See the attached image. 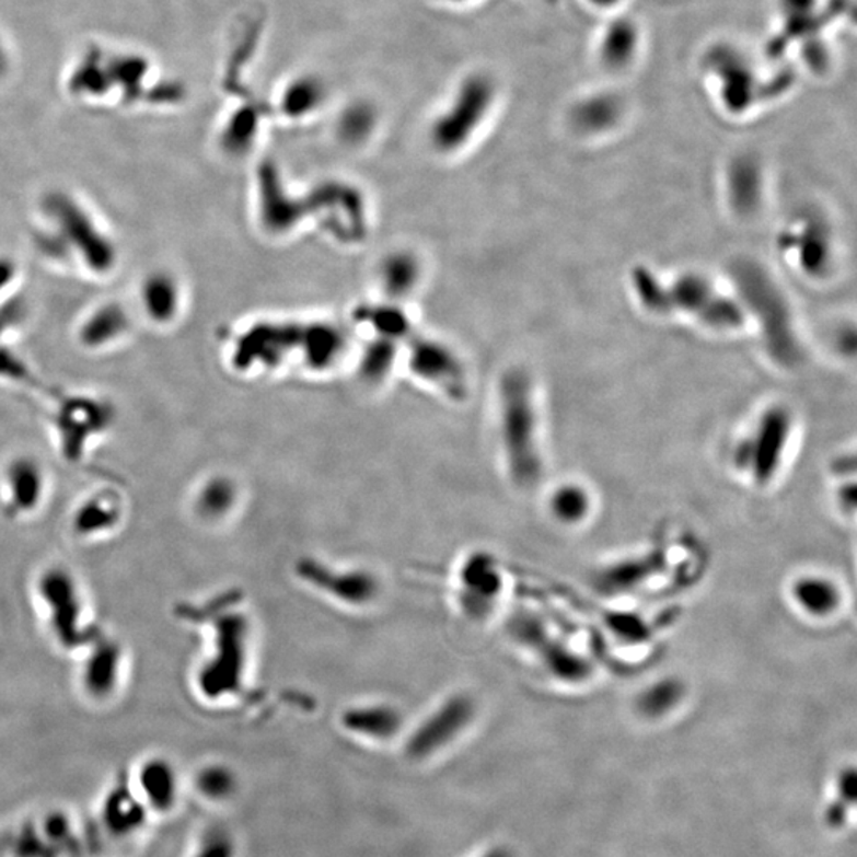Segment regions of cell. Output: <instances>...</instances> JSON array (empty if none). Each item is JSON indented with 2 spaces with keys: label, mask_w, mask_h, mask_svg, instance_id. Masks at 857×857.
Returning a JSON list of instances; mask_svg holds the SVG:
<instances>
[{
  "label": "cell",
  "mask_w": 857,
  "mask_h": 857,
  "mask_svg": "<svg viewBox=\"0 0 857 857\" xmlns=\"http://www.w3.org/2000/svg\"><path fill=\"white\" fill-rule=\"evenodd\" d=\"M34 246L48 263L97 280L112 277L121 260L118 243L104 222L79 196L63 189L42 196Z\"/></svg>",
  "instance_id": "cell-1"
},
{
  "label": "cell",
  "mask_w": 857,
  "mask_h": 857,
  "mask_svg": "<svg viewBox=\"0 0 857 857\" xmlns=\"http://www.w3.org/2000/svg\"><path fill=\"white\" fill-rule=\"evenodd\" d=\"M259 218L271 234H285L305 218H316L335 239L356 243L366 238L367 210L358 188L344 182L323 183L303 197L285 189L274 162L257 171Z\"/></svg>",
  "instance_id": "cell-2"
},
{
  "label": "cell",
  "mask_w": 857,
  "mask_h": 857,
  "mask_svg": "<svg viewBox=\"0 0 857 857\" xmlns=\"http://www.w3.org/2000/svg\"><path fill=\"white\" fill-rule=\"evenodd\" d=\"M347 349L344 331L327 323L253 324L240 335L231 351L234 369L252 370L254 366L277 367L291 358H301L315 370L333 367Z\"/></svg>",
  "instance_id": "cell-3"
},
{
  "label": "cell",
  "mask_w": 857,
  "mask_h": 857,
  "mask_svg": "<svg viewBox=\"0 0 857 857\" xmlns=\"http://www.w3.org/2000/svg\"><path fill=\"white\" fill-rule=\"evenodd\" d=\"M499 407L500 436L508 468L518 485L529 488L542 475V456L534 390L531 380L520 370H511L500 381Z\"/></svg>",
  "instance_id": "cell-4"
},
{
  "label": "cell",
  "mask_w": 857,
  "mask_h": 857,
  "mask_svg": "<svg viewBox=\"0 0 857 857\" xmlns=\"http://www.w3.org/2000/svg\"><path fill=\"white\" fill-rule=\"evenodd\" d=\"M633 280L635 294L651 312L687 313L715 329H736L745 320L736 302L697 275H683L672 285H664L651 271L638 269Z\"/></svg>",
  "instance_id": "cell-5"
},
{
  "label": "cell",
  "mask_w": 857,
  "mask_h": 857,
  "mask_svg": "<svg viewBox=\"0 0 857 857\" xmlns=\"http://www.w3.org/2000/svg\"><path fill=\"white\" fill-rule=\"evenodd\" d=\"M115 407L94 393L72 391L56 396L49 422L63 460H84L90 448L107 436L115 425Z\"/></svg>",
  "instance_id": "cell-6"
},
{
  "label": "cell",
  "mask_w": 857,
  "mask_h": 857,
  "mask_svg": "<svg viewBox=\"0 0 857 857\" xmlns=\"http://www.w3.org/2000/svg\"><path fill=\"white\" fill-rule=\"evenodd\" d=\"M497 101V84L488 73L465 77L450 105L430 126V142L440 153H454L474 139Z\"/></svg>",
  "instance_id": "cell-7"
},
{
  "label": "cell",
  "mask_w": 857,
  "mask_h": 857,
  "mask_svg": "<svg viewBox=\"0 0 857 857\" xmlns=\"http://www.w3.org/2000/svg\"><path fill=\"white\" fill-rule=\"evenodd\" d=\"M37 584L48 612L49 629L63 650H77L95 640L86 624L79 583L69 570L61 567L45 570Z\"/></svg>",
  "instance_id": "cell-8"
},
{
  "label": "cell",
  "mask_w": 857,
  "mask_h": 857,
  "mask_svg": "<svg viewBox=\"0 0 857 857\" xmlns=\"http://www.w3.org/2000/svg\"><path fill=\"white\" fill-rule=\"evenodd\" d=\"M791 433V418L783 408H772L762 416L753 436L740 444L736 460L754 482H771L777 474Z\"/></svg>",
  "instance_id": "cell-9"
},
{
  "label": "cell",
  "mask_w": 857,
  "mask_h": 857,
  "mask_svg": "<svg viewBox=\"0 0 857 857\" xmlns=\"http://www.w3.org/2000/svg\"><path fill=\"white\" fill-rule=\"evenodd\" d=\"M245 623L225 618L218 624V651L200 672V690L208 697L231 693L238 687L243 667Z\"/></svg>",
  "instance_id": "cell-10"
},
{
  "label": "cell",
  "mask_w": 857,
  "mask_h": 857,
  "mask_svg": "<svg viewBox=\"0 0 857 857\" xmlns=\"http://www.w3.org/2000/svg\"><path fill=\"white\" fill-rule=\"evenodd\" d=\"M132 327L134 317L125 303H97L77 324V345L88 352L111 351L127 340Z\"/></svg>",
  "instance_id": "cell-11"
},
{
  "label": "cell",
  "mask_w": 857,
  "mask_h": 857,
  "mask_svg": "<svg viewBox=\"0 0 857 857\" xmlns=\"http://www.w3.org/2000/svg\"><path fill=\"white\" fill-rule=\"evenodd\" d=\"M410 367L419 379L436 384L448 396H465L464 367L450 348L430 338H415L410 344Z\"/></svg>",
  "instance_id": "cell-12"
},
{
  "label": "cell",
  "mask_w": 857,
  "mask_h": 857,
  "mask_svg": "<svg viewBox=\"0 0 857 857\" xmlns=\"http://www.w3.org/2000/svg\"><path fill=\"white\" fill-rule=\"evenodd\" d=\"M137 303L139 312L151 326L158 329L174 326L185 305L182 281L172 270H150L137 288Z\"/></svg>",
  "instance_id": "cell-13"
},
{
  "label": "cell",
  "mask_w": 857,
  "mask_h": 857,
  "mask_svg": "<svg viewBox=\"0 0 857 857\" xmlns=\"http://www.w3.org/2000/svg\"><path fill=\"white\" fill-rule=\"evenodd\" d=\"M474 716V705L467 697H453L430 716L412 739L408 740L407 751L415 760L428 757L450 743Z\"/></svg>",
  "instance_id": "cell-14"
},
{
  "label": "cell",
  "mask_w": 857,
  "mask_h": 857,
  "mask_svg": "<svg viewBox=\"0 0 857 857\" xmlns=\"http://www.w3.org/2000/svg\"><path fill=\"white\" fill-rule=\"evenodd\" d=\"M641 51V27L630 16H615L603 26L598 40L599 66L605 72H626L637 61Z\"/></svg>",
  "instance_id": "cell-15"
},
{
  "label": "cell",
  "mask_w": 857,
  "mask_h": 857,
  "mask_svg": "<svg viewBox=\"0 0 857 857\" xmlns=\"http://www.w3.org/2000/svg\"><path fill=\"white\" fill-rule=\"evenodd\" d=\"M3 486L9 507L16 513H31L40 507L47 491V476L40 462L31 456H18L3 471Z\"/></svg>",
  "instance_id": "cell-16"
},
{
  "label": "cell",
  "mask_w": 857,
  "mask_h": 857,
  "mask_svg": "<svg viewBox=\"0 0 857 857\" xmlns=\"http://www.w3.org/2000/svg\"><path fill=\"white\" fill-rule=\"evenodd\" d=\"M623 99L613 91H595L578 99L569 112L570 125L583 136H601L619 125Z\"/></svg>",
  "instance_id": "cell-17"
},
{
  "label": "cell",
  "mask_w": 857,
  "mask_h": 857,
  "mask_svg": "<svg viewBox=\"0 0 857 857\" xmlns=\"http://www.w3.org/2000/svg\"><path fill=\"white\" fill-rule=\"evenodd\" d=\"M121 670L123 651L119 645L97 638L81 672L84 691L95 698L112 696L121 680Z\"/></svg>",
  "instance_id": "cell-18"
},
{
  "label": "cell",
  "mask_w": 857,
  "mask_h": 857,
  "mask_svg": "<svg viewBox=\"0 0 857 857\" xmlns=\"http://www.w3.org/2000/svg\"><path fill=\"white\" fill-rule=\"evenodd\" d=\"M121 502L108 491L97 493L84 500L73 517V531L80 537H97L113 531L121 520Z\"/></svg>",
  "instance_id": "cell-19"
},
{
  "label": "cell",
  "mask_w": 857,
  "mask_h": 857,
  "mask_svg": "<svg viewBox=\"0 0 857 857\" xmlns=\"http://www.w3.org/2000/svg\"><path fill=\"white\" fill-rule=\"evenodd\" d=\"M326 101V83L320 77L309 73L289 81L280 95V108L288 118L302 119L320 111Z\"/></svg>",
  "instance_id": "cell-20"
},
{
  "label": "cell",
  "mask_w": 857,
  "mask_h": 857,
  "mask_svg": "<svg viewBox=\"0 0 857 857\" xmlns=\"http://www.w3.org/2000/svg\"><path fill=\"white\" fill-rule=\"evenodd\" d=\"M302 575L316 587L326 588L344 601L362 603L372 599L375 592V583L372 577L366 574L335 575L329 570L321 569L315 563L303 564Z\"/></svg>",
  "instance_id": "cell-21"
},
{
  "label": "cell",
  "mask_w": 857,
  "mask_h": 857,
  "mask_svg": "<svg viewBox=\"0 0 857 857\" xmlns=\"http://www.w3.org/2000/svg\"><path fill=\"white\" fill-rule=\"evenodd\" d=\"M263 115L253 105H245L232 113L224 127H222L220 143L222 150L229 157H243L252 150L259 134Z\"/></svg>",
  "instance_id": "cell-22"
},
{
  "label": "cell",
  "mask_w": 857,
  "mask_h": 857,
  "mask_svg": "<svg viewBox=\"0 0 857 857\" xmlns=\"http://www.w3.org/2000/svg\"><path fill=\"white\" fill-rule=\"evenodd\" d=\"M729 189L733 206L753 210L760 202L762 174L760 164L750 157L736 158L729 167Z\"/></svg>",
  "instance_id": "cell-23"
},
{
  "label": "cell",
  "mask_w": 857,
  "mask_h": 857,
  "mask_svg": "<svg viewBox=\"0 0 857 857\" xmlns=\"http://www.w3.org/2000/svg\"><path fill=\"white\" fill-rule=\"evenodd\" d=\"M796 602L813 616H827L841 603V594L831 581L824 578H802L794 588Z\"/></svg>",
  "instance_id": "cell-24"
},
{
  "label": "cell",
  "mask_w": 857,
  "mask_h": 857,
  "mask_svg": "<svg viewBox=\"0 0 857 857\" xmlns=\"http://www.w3.org/2000/svg\"><path fill=\"white\" fill-rule=\"evenodd\" d=\"M419 278V264L412 254L396 253L384 260L381 267V280L384 288L394 298L410 294Z\"/></svg>",
  "instance_id": "cell-25"
},
{
  "label": "cell",
  "mask_w": 857,
  "mask_h": 857,
  "mask_svg": "<svg viewBox=\"0 0 857 857\" xmlns=\"http://www.w3.org/2000/svg\"><path fill=\"white\" fill-rule=\"evenodd\" d=\"M401 718L391 708L372 707L355 710L345 716L347 728L372 739H390L398 729Z\"/></svg>",
  "instance_id": "cell-26"
},
{
  "label": "cell",
  "mask_w": 857,
  "mask_h": 857,
  "mask_svg": "<svg viewBox=\"0 0 857 857\" xmlns=\"http://www.w3.org/2000/svg\"><path fill=\"white\" fill-rule=\"evenodd\" d=\"M235 502V486L224 476L211 478L197 496V511L207 520H220L232 510Z\"/></svg>",
  "instance_id": "cell-27"
},
{
  "label": "cell",
  "mask_w": 857,
  "mask_h": 857,
  "mask_svg": "<svg viewBox=\"0 0 857 857\" xmlns=\"http://www.w3.org/2000/svg\"><path fill=\"white\" fill-rule=\"evenodd\" d=\"M377 126V112L367 102H355L338 118V136L347 143L358 144L372 136Z\"/></svg>",
  "instance_id": "cell-28"
},
{
  "label": "cell",
  "mask_w": 857,
  "mask_h": 857,
  "mask_svg": "<svg viewBox=\"0 0 857 857\" xmlns=\"http://www.w3.org/2000/svg\"><path fill=\"white\" fill-rule=\"evenodd\" d=\"M358 320L370 324L380 337L396 340L410 333V323L401 309L394 305L362 306Z\"/></svg>",
  "instance_id": "cell-29"
},
{
  "label": "cell",
  "mask_w": 857,
  "mask_h": 857,
  "mask_svg": "<svg viewBox=\"0 0 857 857\" xmlns=\"http://www.w3.org/2000/svg\"><path fill=\"white\" fill-rule=\"evenodd\" d=\"M0 381L10 386L31 387L38 386V377L34 372V367L24 358L23 355L15 351L7 344H0Z\"/></svg>",
  "instance_id": "cell-30"
},
{
  "label": "cell",
  "mask_w": 857,
  "mask_h": 857,
  "mask_svg": "<svg viewBox=\"0 0 857 857\" xmlns=\"http://www.w3.org/2000/svg\"><path fill=\"white\" fill-rule=\"evenodd\" d=\"M396 359L394 340L380 337L366 349L361 359V373L367 381H380L390 373Z\"/></svg>",
  "instance_id": "cell-31"
},
{
  "label": "cell",
  "mask_w": 857,
  "mask_h": 857,
  "mask_svg": "<svg viewBox=\"0 0 857 857\" xmlns=\"http://www.w3.org/2000/svg\"><path fill=\"white\" fill-rule=\"evenodd\" d=\"M462 581H465V587H467L468 601H478L475 612L479 610V602H488V599H493L494 592L497 591L496 574L491 569L488 570V566L482 559L468 563L462 574Z\"/></svg>",
  "instance_id": "cell-32"
},
{
  "label": "cell",
  "mask_w": 857,
  "mask_h": 857,
  "mask_svg": "<svg viewBox=\"0 0 857 857\" xmlns=\"http://www.w3.org/2000/svg\"><path fill=\"white\" fill-rule=\"evenodd\" d=\"M553 513L563 523H580L589 511V497L578 486H564L553 496Z\"/></svg>",
  "instance_id": "cell-33"
},
{
  "label": "cell",
  "mask_w": 857,
  "mask_h": 857,
  "mask_svg": "<svg viewBox=\"0 0 857 857\" xmlns=\"http://www.w3.org/2000/svg\"><path fill=\"white\" fill-rule=\"evenodd\" d=\"M144 789L159 799V803H171L175 792L174 771L164 761H150L142 771Z\"/></svg>",
  "instance_id": "cell-34"
},
{
  "label": "cell",
  "mask_w": 857,
  "mask_h": 857,
  "mask_svg": "<svg viewBox=\"0 0 857 857\" xmlns=\"http://www.w3.org/2000/svg\"><path fill=\"white\" fill-rule=\"evenodd\" d=\"M797 242H800L799 256L803 269L821 271L825 266V260L829 259L827 238H825L821 228L818 229L817 225L811 224L807 229V234L800 235Z\"/></svg>",
  "instance_id": "cell-35"
},
{
  "label": "cell",
  "mask_w": 857,
  "mask_h": 857,
  "mask_svg": "<svg viewBox=\"0 0 857 857\" xmlns=\"http://www.w3.org/2000/svg\"><path fill=\"white\" fill-rule=\"evenodd\" d=\"M27 313H30V309H27L26 299L21 294V291L0 303V344H7L9 338L18 333V329L26 321Z\"/></svg>",
  "instance_id": "cell-36"
},
{
  "label": "cell",
  "mask_w": 857,
  "mask_h": 857,
  "mask_svg": "<svg viewBox=\"0 0 857 857\" xmlns=\"http://www.w3.org/2000/svg\"><path fill=\"white\" fill-rule=\"evenodd\" d=\"M199 788L211 799H224L229 794L234 792L235 778L228 768L213 765L200 772Z\"/></svg>",
  "instance_id": "cell-37"
},
{
  "label": "cell",
  "mask_w": 857,
  "mask_h": 857,
  "mask_svg": "<svg viewBox=\"0 0 857 857\" xmlns=\"http://www.w3.org/2000/svg\"><path fill=\"white\" fill-rule=\"evenodd\" d=\"M680 690L676 684H658L648 691L647 696L644 698V710L650 711V714H662L664 710H669L676 698H679Z\"/></svg>",
  "instance_id": "cell-38"
},
{
  "label": "cell",
  "mask_w": 857,
  "mask_h": 857,
  "mask_svg": "<svg viewBox=\"0 0 857 857\" xmlns=\"http://www.w3.org/2000/svg\"><path fill=\"white\" fill-rule=\"evenodd\" d=\"M21 269L15 259L0 254V303L20 292Z\"/></svg>",
  "instance_id": "cell-39"
},
{
  "label": "cell",
  "mask_w": 857,
  "mask_h": 857,
  "mask_svg": "<svg viewBox=\"0 0 857 857\" xmlns=\"http://www.w3.org/2000/svg\"><path fill=\"white\" fill-rule=\"evenodd\" d=\"M820 0H777L779 16L786 24L802 23L809 21L817 12Z\"/></svg>",
  "instance_id": "cell-40"
},
{
  "label": "cell",
  "mask_w": 857,
  "mask_h": 857,
  "mask_svg": "<svg viewBox=\"0 0 857 857\" xmlns=\"http://www.w3.org/2000/svg\"><path fill=\"white\" fill-rule=\"evenodd\" d=\"M232 856H234V852H232V845L231 842H229V838L224 837V835H215V837H211L210 841L207 842V845L204 846L199 857Z\"/></svg>",
  "instance_id": "cell-41"
},
{
  "label": "cell",
  "mask_w": 857,
  "mask_h": 857,
  "mask_svg": "<svg viewBox=\"0 0 857 857\" xmlns=\"http://www.w3.org/2000/svg\"><path fill=\"white\" fill-rule=\"evenodd\" d=\"M587 2L598 10H615L618 9L624 0H587Z\"/></svg>",
  "instance_id": "cell-42"
},
{
  "label": "cell",
  "mask_w": 857,
  "mask_h": 857,
  "mask_svg": "<svg viewBox=\"0 0 857 857\" xmlns=\"http://www.w3.org/2000/svg\"><path fill=\"white\" fill-rule=\"evenodd\" d=\"M7 66H9V56H7V49L0 40V77L5 73Z\"/></svg>",
  "instance_id": "cell-43"
},
{
  "label": "cell",
  "mask_w": 857,
  "mask_h": 857,
  "mask_svg": "<svg viewBox=\"0 0 857 857\" xmlns=\"http://www.w3.org/2000/svg\"><path fill=\"white\" fill-rule=\"evenodd\" d=\"M485 857H510V856H508L506 852H502V849H496V852L489 853V855H486Z\"/></svg>",
  "instance_id": "cell-44"
},
{
  "label": "cell",
  "mask_w": 857,
  "mask_h": 857,
  "mask_svg": "<svg viewBox=\"0 0 857 857\" xmlns=\"http://www.w3.org/2000/svg\"><path fill=\"white\" fill-rule=\"evenodd\" d=\"M450 2H465V0H450Z\"/></svg>",
  "instance_id": "cell-45"
}]
</instances>
